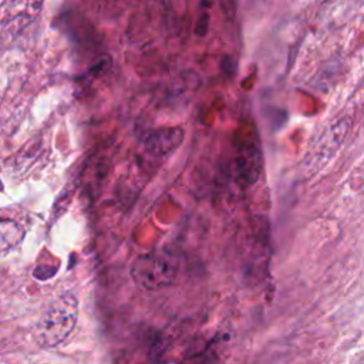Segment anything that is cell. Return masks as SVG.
<instances>
[{
    "instance_id": "obj_3",
    "label": "cell",
    "mask_w": 364,
    "mask_h": 364,
    "mask_svg": "<svg viewBox=\"0 0 364 364\" xmlns=\"http://www.w3.org/2000/svg\"><path fill=\"white\" fill-rule=\"evenodd\" d=\"M351 127V121L347 117L340 118L331 124L311 145L304 156V169L310 173L320 171L340 149Z\"/></svg>"
},
{
    "instance_id": "obj_4",
    "label": "cell",
    "mask_w": 364,
    "mask_h": 364,
    "mask_svg": "<svg viewBox=\"0 0 364 364\" xmlns=\"http://www.w3.org/2000/svg\"><path fill=\"white\" fill-rule=\"evenodd\" d=\"M262 159V151L256 142H242L236 148L232 159V176L235 182L242 188L253 185L260 175L263 166Z\"/></svg>"
},
{
    "instance_id": "obj_8",
    "label": "cell",
    "mask_w": 364,
    "mask_h": 364,
    "mask_svg": "<svg viewBox=\"0 0 364 364\" xmlns=\"http://www.w3.org/2000/svg\"><path fill=\"white\" fill-rule=\"evenodd\" d=\"M355 364H364V360H360V361H357Z\"/></svg>"
},
{
    "instance_id": "obj_5",
    "label": "cell",
    "mask_w": 364,
    "mask_h": 364,
    "mask_svg": "<svg viewBox=\"0 0 364 364\" xmlns=\"http://www.w3.org/2000/svg\"><path fill=\"white\" fill-rule=\"evenodd\" d=\"M185 138L182 127H161L145 134L142 144L148 154L154 156H165L179 148Z\"/></svg>"
},
{
    "instance_id": "obj_1",
    "label": "cell",
    "mask_w": 364,
    "mask_h": 364,
    "mask_svg": "<svg viewBox=\"0 0 364 364\" xmlns=\"http://www.w3.org/2000/svg\"><path fill=\"white\" fill-rule=\"evenodd\" d=\"M78 301L71 293L53 299L41 311L36 326L34 338L38 346L51 348L61 344L75 327Z\"/></svg>"
},
{
    "instance_id": "obj_2",
    "label": "cell",
    "mask_w": 364,
    "mask_h": 364,
    "mask_svg": "<svg viewBox=\"0 0 364 364\" xmlns=\"http://www.w3.org/2000/svg\"><path fill=\"white\" fill-rule=\"evenodd\" d=\"M178 270L179 264L173 255L154 250L134 259L129 266V276L141 289L159 290L175 282Z\"/></svg>"
},
{
    "instance_id": "obj_7",
    "label": "cell",
    "mask_w": 364,
    "mask_h": 364,
    "mask_svg": "<svg viewBox=\"0 0 364 364\" xmlns=\"http://www.w3.org/2000/svg\"><path fill=\"white\" fill-rule=\"evenodd\" d=\"M24 237L23 228L7 218H3L0 222V247L3 253H7L13 247H16Z\"/></svg>"
},
{
    "instance_id": "obj_6",
    "label": "cell",
    "mask_w": 364,
    "mask_h": 364,
    "mask_svg": "<svg viewBox=\"0 0 364 364\" xmlns=\"http://www.w3.org/2000/svg\"><path fill=\"white\" fill-rule=\"evenodd\" d=\"M10 7V11L3 9L1 27L3 31L10 27V30L20 28L23 24L30 21L41 7V3H6Z\"/></svg>"
}]
</instances>
